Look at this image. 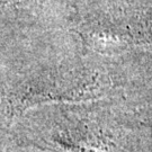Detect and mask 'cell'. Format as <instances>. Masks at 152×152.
<instances>
[{"label": "cell", "mask_w": 152, "mask_h": 152, "mask_svg": "<svg viewBox=\"0 0 152 152\" xmlns=\"http://www.w3.org/2000/svg\"><path fill=\"white\" fill-rule=\"evenodd\" d=\"M68 32L129 73L152 68V0H76Z\"/></svg>", "instance_id": "3"}, {"label": "cell", "mask_w": 152, "mask_h": 152, "mask_svg": "<svg viewBox=\"0 0 152 152\" xmlns=\"http://www.w3.org/2000/svg\"><path fill=\"white\" fill-rule=\"evenodd\" d=\"M0 45L2 131L33 108L121 96L127 83L122 62L87 50L68 31Z\"/></svg>", "instance_id": "1"}, {"label": "cell", "mask_w": 152, "mask_h": 152, "mask_svg": "<svg viewBox=\"0 0 152 152\" xmlns=\"http://www.w3.org/2000/svg\"><path fill=\"white\" fill-rule=\"evenodd\" d=\"M9 130L49 152H152V129L123 95L39 106Z\"/></svg>", "instance_id": "2"}, {"label": "cell", "mask_w": 152, "mask_h": 152, "mask_svg": "<svg viewBox=\"0 0 152 152\" xmlns=\"http://www.w3.org/2000/svg\"><path fill=\"white\" fill-rule=\"evenodd\" d=\"M76 0H1V43L68 31Z\"/></svg>", "instance_id": "4"}]
</instances>
